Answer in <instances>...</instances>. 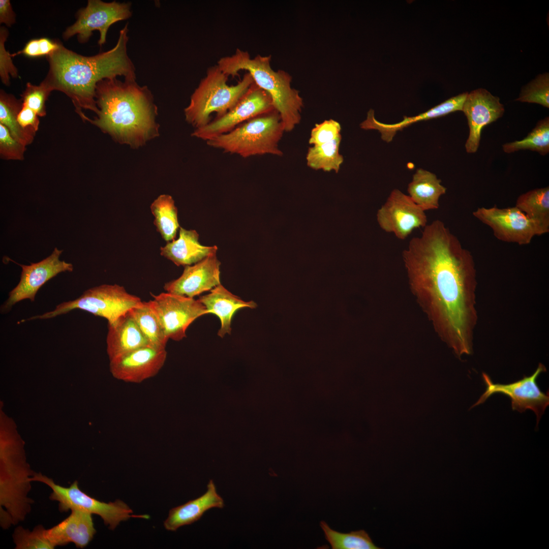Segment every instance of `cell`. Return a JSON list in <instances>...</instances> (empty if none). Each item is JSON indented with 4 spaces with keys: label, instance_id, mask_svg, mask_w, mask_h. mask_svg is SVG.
I'll return each instance as SVG.
<instances>
[{
    "label": "cell",
    "instance_id": "obj_1",
    "mask_svg": "<svg viewBox=\"0 0 549 549\" xmlns=\"http://www.w3.org/2000/svg\"><path fill=\"white\" fill-rule=\"evenodd\" d=\"M410 289L439 338L459 357L473 352L478 320L475 261L439 220L402 253Z\"/></svg>",
    "mask_w": 549,
    "mask_h": 549
},
{
    "label": "cell",
    "instance_id": "obj_2",
    "mask_svg": "<svg viewBox=\"0 0 549 549\" xmlns=\"http://www.w3.org/2000/svg\"><path fill=\"white\" fill-rule=\"evenodd\" d=\"M128 32L126 24L113 48L91 56L78 54L59 43L58 48L47 56L49 69L42 82L51 91H60L70 98L81 118L85 115L82 109L97 114L96 89L99 82L117 76L136 79L135 66L127 53Z\"/></svg>",
    "mask_w": 549,
    "mask_h": 549
},
{
    "label": "cell",
    "instance_id": "obj_3",
    "mask_svg": "<svg viewBox=\"0 0 549 549\" xmlns=\"http://www.w3.org/2000/svg\"><path fill=\"white\" fill-rule=\"evenodd\" d=\"M96 101L97 116L90 119L85 115L83 120L116 142L135 148L159 135L158 108L153 96L146 86H140L136 80L100 81L96 86Z\"/></svg>",
    "mask_w": 549,
    "mask_h": 549
},
{
    "label": "cell",
    "instance_id": "obj_4",
    "mask_svg": "<svg viewBox=\"0 0 549 549\" xmlns=\"http://www.w3.org/2000/svg\"><path fill=\"white\" fill-rule=\"evenodd\" d=\"M270 60L271 55L251 58L248 51L237 48L232 55L220 58L217 66L229 77L237 76L241 70L248 71L255 84L269 95L285 131L290 132L300 121L303 100L291 86V76L284 71L273 70Z\"/></svg>",
    "mask_w": 549,
    "mask_h": 549
},
{
    "label": "cell",
    "instance_id": "obj_5",
    "mask_svg": "<svg viewBox=\"0 0 549 549\" xmlns=\"http://www.w3.org/2000/svg\"><path fill=\"white\" fill-rule=\"evenodd\" d=\"M35 472L27 464L22 442L10 433L1 438L0 522L7 529L23 521L34 501L28 496Z\"/></svg>",
    "mask_w": 549,
    "mask_h": 549
},
{
    "label": "cell",
    "instance_id": "obj_6",
    "mask_svg": "<svg viewBox=\"0 0 549 549\" xmlns=\"http://www.w3.org/2000/svg\"><path fill=\"white\" fill-rule=\"evenodd\" d=\"M228 77L217 65L207 69L206 76L201 80L191 96L190 103L184 109L186 120L195 129L210 123L212 113H217V117L226 113L254 82L248 72L234 85L227 84Z\"/></svg>",
    "mask_w": 549,
    "mask_h": 549
},
{
    "label": "cell",
    "instance_id": "obj_7",
    "mask_svg": "<svg viewBox=\"0 0 549 549\" xmlns=\"http://www.w3.org/2000/svg\"><path fill=\"white\" fill-rule=\"evenodd\" d=\"M285 132L280 116L274 110L206 142L211 147L243 158L266 154L282 156L279 142Z\"/></svg>",
    "mask_w": 549,
    "mask_h": 549
},
{
    "label": "cell",
    "instance_id": "obj_8",
    "mask_svg": "<svg viewBox=\"0 0 549 549\" xmlns=\"http://www.w3.org/2000/svg\"><path fill=\"white\" fill-rule=\"evenodd\" d=\"M143 303L139 297L129 293L122 286L103 284L86 290L74 300L58 304L51 311L23 321L51 319L78 309L104 318L111 323Z\"/></svg>",
    "mask_w": 549,
    "mask_h": 549
},
{
    "label": "cell",
    "instance_id": "obj_9",
    "mask_svg": "<svg viewBox=\"0 0 549 549\" xmlns=\"http://www.w3.org/2000/svg\"><path fill=\"white\" fill-rule=\"evenodd\" d=\"M30 480L43 483L52 490L49 498L58 503L59 511L67 512L76 509L98 515L111 530L121 522L130 517H148L146 515L132 514V510L121 500L106 503L88 496L80 490L76 480L69 487H64L56 483L52 478L36 472L33 474Z\"/></svg>",
    "mask_w": 549,
    "mask_h": 549
},
{
    "label": "cell",
    "instance_id": "obj_10",
    "mask_svg": "<svg viewBox=\"0 0 549 549\" xmlns=\"http://www.w3.org/2000/svg\"><path fill=\"white\" fill-rule=\"evenodd\" d=\"M148 304L156 314L167 337L175 341L187 337L186 330L197 318L208 314L198 300L169 292L151 294Z\"/></svg>",
    "mask_w": 549,
    "mask_h": 549
},
{
    "label": "cell",
    "instance_id": "obj_11",
    "mask_svg": "<svg viewBox=\"0 0 549 549\" xmlns=\"http://www.w3.org/2000/svg\"><path fill=\"white\" fill-rule=\"evenodd\" d=\"M131 3L115 1L104 2L101 0H89L87 6L77 14V20L63 33L67 40L77 35L78 41L85 43L95 30L100 33L98 42L100 46L106 43L107 32L111 25L131 17Z\"/></svg>",
    "mask_w": 549,
    "mask_h": 549
},
{
    "label": "cell",
    "instance_id": "obj_12",
    "mask_svg": "<svg viewBox=\"0 0 549 549\" xmlns=\"http://www.w3.org/2000/svg\"><path fill=\"white\" fill-rule=\"evenodd\" d=\"M274 110L269 95L254 81L233 107L204 127L195 129L192 136L206 141L229 132L243 122Z\"/></svg>",
    "mask_w": 549,
    "mask_h": 549
},
{
    "label": "cell",
    "instance_id": "obj_13",
    "mask_svg": "<svg viewBox=\"0 0 549 549\" xmlns=\"http://www.w3.org/2000/svg\"><path fill=\"white\" fill-rule=\"evenodd\" d=\"M473 216L490 227L494 236L504 242L519 245L530 243L535 236L544 234L540 227L515 206L500 208H478Z\"/></svg>",
    "mask_w": 549,
    "mask_h": 549
},
{
    "label": "cell",
    "instance_id": "obj_14",
    "mask_svg": "<svg viewBox=\"0 0 549 549\" xmlns=\"http://www.w3.org/2000/svg\"><path fill=\"white\" fill-rule=\"evenodd\" d=\"M546 369L541 363L534 373L529 377L508 384L494 383L486 374L482 373L483 381L486 386L485 392L471 408L483 403L488 398L496 393L505 394L510 398L511 408L521 413L527 409L532 410L537 417V425L540 417L549 404L548 392H543L538 386L536 380L540 374Z\"/></svg>",
    "mask_w": 549,
    "mask_h": 549
},
{
    "label": "cell",
    "instance_id": "obj_15",
    "mask_svg": "<svg viewBox=\"0 0 549 549\" xmlns=\"http://www.w3.org/2000/svg\"><path fill=\"white\" fill-rule=\"evenodd\" d=\"M63 251L55 248L46 258L29 265L19 264L22 269L20 280L9 294L7 299L1 307V313H8L17 302L24 299L34 301L40 288L47 281L63 272H72V264L60 260Z\"/></svg>",
    "mask_w": 549,
    "mask_h": 549
},
{
    "label": "cell",
    "instance_id": "obj_16",
    "mask_svg": "<svg viewBox=\"0 0 549 549\" xmlns=\"http://www.w3.org/2000/svg\"><path fill=\"white\" fill-rule=\"evenodd\" d=\"M378 223L381 228L398 238L406 239L412 231L427 225L425 211L398 189H394L378 210Z\"/></svg>",
    "mask_w": 549,
    "mask_h": 549
},
{
    "label": "cell",
    "instance_id": "obj_17",
    "mask_svg": "<svg viewBox=\"0 0 549 549\" xmlns=\"http://www.w3.org/2000/svg\"><path fill=\"white\" fill-rule=\"evenodd\" d=\"M504 111L499 98L484 88H479L468 93L462 109L469 128L465 143L468 153L476 152L483 128L501 117Z\"/></svg>",
    "mask_w": 549,
    "mask_h": 549
},
{
    "label": "cell",
    "instance_id": "obj_18",
    "mask_svg": "<svg viewBox=\"0 0 549 549\" xmlns=\"http://www.w3.org/2000/svg\"><path fill=\"white\" fill-rule=\"evenodd\" d=\"M166 357V348L148 345L110 360V370L118 380L140 383L156 375L163 367Z\"/></svg>",
    "mask_w": 549,
    "mask_h": 549
},
{
    "label": "cell",
    "instance_id": "obj_19",
    "mask_svg": "<svg viewBox=\"0 0 549 549\" xmlns=\"http://www.w3.org/2000/svg\"><path fill=\"white\" fill-rule=\"evenodd\" d=\"M220 266L216 253L211 254L193 265L185 266L182 274L166 283L164 289L167 292L194 298L221 284Z\"/></svg>",
    "mask_w": 549,
    "mask_h": 549
},
{
    "label": "cell",
    "instance_id": "obj_20",
    "mask_svg": "<svg viewBox=\"0 0 549 549\" xmlns=\"http://www.w3.org/2000/svg\"><path fill=\"white\" fill-rule=\"evenodd\" d=\"M468 93L464 92L452 97L417 115L404 116L403 120L395 124H387L377 120L375 117L374 110L370 109L368 112L366 119L360 124V127L364 130H378L381 133L382 139L389 142L392 141L398 131L402 130L413 123L442 117L456 111H462Z\"/></svg>",
    "mask_w": 549,
    "mask_h": 549
},
{
    "label": "cell",
    "instance_id": "obj_21",
    "mask_svg": "<svg viewBox=\"0 0 549 549\" xmlns=\"http://www.w3.org/2000/svg\"><path fill=\"white\" fill-rule=\"evenodd\" d=\"M71 511L67 518L46 529L47 536L55 547L73 543L77 547L83 548L96 532L92 514L76 509Z\"/></svg>",
    "mask_w": 549,
    "mask_h": 549
},
{
    "label": "cell",
    "instance_id": "obj_22",
    "mask_svg": "<svg viewBox=\"0 0 549 549\" xmlns=\"http://www.w3.org/2000/svg\"><path fill=\"white\" fill-rule=\"evenodd\" d=\"M106 342L110 361L149 345L129 312L115 322L108 323Z\"/></svg>",
    "mask_w": 549,
    "mask_h": 549
},
{
    "label": "cell",
    "instance_id": "obj_23",
    "mask_svg": "<svg viewBox=\"0 0 549 549\" xmlns=\"http://www.w3.org/2000/svg\"><path fill=\"white\" fill-rule=\"evenodd\" d=\"M224 506V500L217 493L216 486L210 479L203 495L170 510L164 522V527L168 530L175 531L181 526L197 521L209 509L222 508Z\"/></svg>",
    "mask_w": 549,
    "mask_h": 549
},
{
    "label": "cell",
    "instance_id": "obj_24",
    "mask_svg": "<svg viewBox=\"0 0 549 549\" xmlns=\"http://www.w3.org/2000/svg\"><path fill=\"white\" fill-rule=\"evenodd\" d=\"M198 239L199 235L195 230L180 227L179 237L161 247V255L177 266H186L195 264L216 253L217 246H203Z\"/></svg>",
    "mask_w": 549,
    "mask_h": 549
},
{
    "label": "cell",
    "instance_id": "obj_25",
    "mask_svg": "<svg viewBox=\"0 0 549 549\" xmlns=\"http://www.w3.org/2000/svg\"><path fill=\"white\" fill-rule=\"evenodd\" d=\"M208 314L216 315L221 321L218 334L221 338L231 332V321L237 311L244 308L254 309L257 304L253 301H246L233 294L221 284L212 288L209 293L199 297Z\"/></svg>",
    "mask_w": 549,
    "mask_h": 549
},
{
    "label": "cell",
    "instance_id": "obj_26",
    "mask_svg": "<svg viewBox=\"0 0 549 549\" xmlns=\"http://www.w3.org/2000/svg\"><path fill=\"white\" fill-rule=\"evenodd\" d=\"M441 182V180L434 173L418 169L408 184V196L424 211L438 209L439 200L446 192V188Z\"/></svg>",
    "mask_w": 549,
    "mask_h": 549
},
{
    "label": "cell",
    "instance_id": "obj_27",
    "mask_svg": "<svg viewBox=\"0 0 549 549\" xmlns=\"http://www.w3.org/2000/svg\"><path fill=\"white\" fill-rule=\"evenodd\" d=\"M540 227L549 232V187L533 189L521 195L515 205Z\"/></svg>",
    "mask_w": 549,
    "mask_h": 549
},
{
    "label": "cell",
    "instance_id": "obj_28",
    "mask_svg": "<svg viewBox=\"0 0 549 549\" xmlns=\"http://www.w3.org/2000/svg\"><path fill=\"white\" fill-rule=\"evenodd\" d=\"M150 210L155 217L154 225L163 239L168 242L174 240L179 225L172 197L166 194L160 195L151 203Z\"/></svg>",
    "mask_w": 549,
    "mask_h": 549
},
{
    "label": "cell",
    "instance_id": "obj_29",
    "mask_svg": "<svg viewBox=\"0 0 549 549\" xmlns=\"http://www.w3.org/2000/svg\"><path fill=\"white\" fill-rule=\"evenodd\" d=\"M22 105L21 100L1 90L0 124L7 128L15 139L26 146L32 143L35 136L22 128L17 121Z\"/></svg>",
    "mask_w": 549,
    "mask_h": 549
},
{
    "label": "cell",
    "instance_id": "obj_30",
    "mask_svg": "<svg viewBox=\"0 0 549 549\" xmlns=\"http://www.w3.org/2000/svg\"><path fill=\"white\" fill-rule=\"evenodd\" d=\"M341 139L340 135L330 142L309 147L306 155L307 165L315 170L338 172L344 161L339 152Z\"/></svg>",
    "mask_w": 549,
    "mask_h": 549
},
{
    "label": "cell",
    "instance_id": "obj_31",
    "mask_svg": "<svg viewBox=\"0 0 549 549\" xmlns=\"http://www.w3.org/2000/svg\"><path fill=\"white\" fill-rule=\"evenodd\" d=\"M151 346L166 348L167 338L154 312L148 301L129 311Z\"/></svg>",
    "mask_w": 549,
    "mask_h": 549
},
{
    "label": "cell",
    "instance_id": "obj_32",
    "mask_svg": "<svg viewBox=\"0 0 549 549\" xmlns=\"http://www.w3.org/2000/svg\"><path fill=\"white\" fill-rule=\"evenodd\" d=\"M506 153H511L520 150H530L538 152L541 155L549 152V117L538 121L535 128L523 140L514 141L502 145Z\"/></svg>",
    "mask_w": 549,
    "mask_h": 549
},
{
    "label": "cell",
    "instance_id": "obj_33",
    "mask_svg": "<svg viewBox=\"0 0 549 549\" xmlns=\"http://www.w3.org/2000/svg\"><path fill=\"white\" fill-rule=\"evenodd\" d=\"M320 526L326 539L333 549H379L369 534L363 530L352 531L348 533L337 532L331 529L323 521Z\"/></svg>",
    "mask_w": 549,
    "mask_h": 549
},
{
    "label": "cell",
    "instance_id": "obj_34",
    "mask_svg": "<svg viewBox=\"0 0 549 549\" xmlns=\"http://www.w3.org/2000/svg\"><path fill=\"white\" fill-rule=\"evenodd\" d=\"M13 538L16 549H53L54 546L49 540L46 529L41 525L33 530L18 526L15 529Z\"/></svg>",
    "mask_w": 549,
    "mask_h": 549
},
{
    "label": "cell",
    "instance_id": "obj_35",
    "mask_svg": "<svg viewBox=\"0 0 549 549\" xmlns=\"http://www.w3.org/2000/svg\"><path fill=\"white\" fill-rule=\"evenodd\" d=\"M523 102L536 103L549 108V76L548 73L539 75L522 88L515 100Z\"/></svg>",
    "mask_w": 549,
    "mask_h": 549
},
{
    "label": "cell",
    "instance_id": "obj_36",
    "mask_svg": "<svg viewBox=\"0 0 549 549\" xmlns=\"http://www.w3.org/2000/svg\"><path fill=\"white\" fill-rule=\"evenodd\" d=\"M51 92L42 82L38 86L28 82L21 100L23 105L43 117L46 114L45 103Z\"/></svg>",
    "mask_w": 549,
    "mask_h": 549
},
{
    "label": "cell",
    "instance_id": "obj_37",
    "mask_svg": "<svg viewBox=\"0 0 549 549\" xmlns=\"http://www.w3.org/2000/svg\"><path fill=\"white\" fill-rule=\"evenodd\" d=\"M26 146L15 139L10 131L0 124V156L5 160H22Z\"/></svg>",
    "mask_w": 549,
    "mask_h": 549
},
{
    "label": "cell",
    "instance_id": "obj_38",
    "mask_svg": "<svg viewBox=\"0 0 549 549\" xmlns=\"http://www.w3.org/2000/svg\"><path fill=\"white\" fill-rule=\"evenodd\" d=\"M340 124L333 119L325 120L316 124L309 140L310 144L317 145L330 142L341 135Z\"/></svg>",
    "mask_w": 549,
    "mask_h": 549
},
{
    "label": "cell",
    "instance_id": "obj_39",
    "mask_svg": "<svg viewBox=\"0 0 549 549\" xmlns=\"http://www.w3.org/2000/svg\"><path fill=\"white\" fill-rule=\"evenodd\" d=\"M58 46L59 42L53 41L48 38L35 39L28 41L22 50L11 55V56L23 54L30 57H47L54 52Z\"/></svg>",
    "mask_w": 549,
    "mask_h": 549
},
{
    "label": "cell",
    "instance_id": "obj_40",
    "mask_svg": "<svg viewBox=\"0 0 549 549\" xmlns=\"http://www.w3.org/2000/svg\"><path fill=\"white\" fill-rule=\"evenodd\" d=\"M8 35L7 29L4 27L0 29V76L3 84L8 85L10 84V75L16 78L18 76V71L11 59V54L5 47V43Z\"/></svg>",
    "mask_w": 549,
    "mask_h": 549
},
{
    "label": "cell",
    "instance_id": "obj_41",
    "mask_svg": "<svg viewBox=\"0 0 549 549\" xmlns=\"http://www.w3.org/2000/svg\"><path fill=\"white\" fill-rule=\"evenodd\" d=\"M39 117L34 111L22 104L17 121L22 128L35 136L39 127Z\"/></svg>",
    "mask_w": 549,
    "mask_h": 549
},
{
    "label": "cell",
    "instance_id": "obj_42",
    "mask_svg": "<svg viewBox=\"0 0 549 549\" xmlns=\"http://www.w3.org/2000/svg\"><path fill=\"white\" fill-rule=\"evenodd\" d=\"M15 22V14L9 0L0 1V23L11 26Z\"/></svg>",
    "mask_w": 549,
    "mask_h": 549
}]
</instances>
